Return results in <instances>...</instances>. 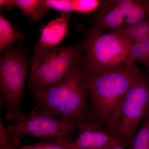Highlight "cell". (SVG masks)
<instances>
[{
  "instance_id": "obj_1",
  "label": "cell",
  "mask_w": 149,
  "mask_h": 149,
  "mask_svg": "<svg viewBox=\"0 0 149 149\" xmlns=\"http://www.w3.org/2000/svg\"><path fill=\"white\" fill-rule=\"evenodd\" d=\"M91 70L81 58L65 75L41 95L35 108L78 123L88 108V82Z\"/></svg>"
},
{
  "instance_id": "obj_2",
  "label": "cell",
  "mask_w": 149,
  "mask_h": 149,
  "mask_svg": "<svg viewBox=\"0 0 149 149\" xmlns=\"http://www.w3.org/2000/svg\"><path fill=\"white\" fill-rule=\"evenodd\" d=\"M34 49L28 87L36 101L82 56L84 41L67 47L42 49L34 46Z\"/></svg>"
},
{
  "instance_id": "obj_3",
  "label": "cell",
  "mask_w": 149,
  "mask_h": 149,
  "mask_svg": "<svg viewBox=\"0 0 149 149\" xmlns=\"http://www.w3.org/2000/svg\"><path fill=\"white\" fill-rule=\"evenodd\" d=\"M142 74L135 66L99 73L91 72L88 110L107 123L120 100Z\"/></svg>"
},
{
  "instance_id": "obj_4",
  "label": "cell",
  "mask_w": 149,
  "mask_h": 149,
  "mask_svg": "<svg viewBox=\"0 0 149 149\" xmlns=\"http://www.w3.org/2000/svg\"><path fill=\"white\" fill-rule=\"evenodd\" d=\"M149 110V77L142 74L115 108L107 125L121 145L129 147Z\"/></svg>"
},
{
  "instance_id": "obj_5",
  "label": "cell",
  "mask_w": 149,
  "mask_h": 149,
  "mask_svg": "<svg viewBox=\"0 0 149 149\" xmlns=\"http://www.w3.org/2000/svg\"><path fill=\"white\" fill-rule=\"evenodd\" d=\"M26 52L21 48L9 47L0 60L1 102L5 105L9 121H21L27 114L22 111L20 102L28 71Z\"/></svg>"
},
{
  "instance_id": "obj_6",
  "label": "cell",
  "mask_w": 149,
  "mask_h": 149,
  "mask_svg": "<svg viewBox=\"0 0 149 149\" xmlns=\"http://www.w3.org/2000/svg\"><path fill=\"white\" fill-rule=\"evenodd\" d=\"M130 42L116 31L88 32L84 41L85 58L91 72L99 73L133 67L128 55Z\"/></svg>"
},
{
  "instance_id": "obj_7",
  "label": "cell",
  "mask_w": 149,
  "mask_h": 149,
  "mask_svg": "<svg viewBox=\"0 0 149 149\" xmlns=\"http://www.w3.org/2000/svg\"><path fill=\"white\" fill-rule=\"evenodd\" d=\"M17 135L42 137L51 141L70 142L77 130V123L56 117L34 108L16 125H8Z\"/></svg>"
},
{
  "instance_id": "obj_8",
  "label": "cell",
  "mask_w": 149,
  "mask_h": 149,
  "mask_svg": "<svg viewBox=\"0 0 149 149\" xmlns=\"http://www.w3.org/2000/svg\"><path fill=\"white\" fill-rule=\"evenodd\" d=\"M77 138L72 142L73 149H107L120 143L106 123L88 109L77 123Z\"/></svg>"
},
{
  "instance_id": "obj_9",
  "label": "cell",
  "mask_w": 149,
  "mask_h": 149,
  "mask_svg": "<svg viewBox=\"0 0 149 149\" xmlns=\"http://www.w3.org/2000/svg\"><path fill=\"white\" fill-rule=\"evenodd\" d=\"M149 17V1L130 8L106 9L97 18L91 30L102 33L104 30H118Z\"/></svg>"
},
{
  "instance_id": "obj_10",
  "label": "cell",
  "mask_w": 149,
  "mask_h": 149,
  "mask_svg": "<svg viewBox=\"0 0 149 149\" xmlns=\"http://www.w3.org/2000/svg\"><path fill=\"white\" fill-rule=\"evenodd\" d=\"M70 15V13H62L45 25L41 29L40 40L35 47L42 49L56 47L67 35Z\"/></svg>"
},
{
  "instance_id": "obj_11",
  "label": "cell",
  "mask_w": 149,
  "mask_h": 149,
  "mask_svg": "<svg viewBox=\"0 0 149 149\" xmlns=\"http://www.w3.org/2000/svg\"><path fill=\"white\" fill-rule=\"evenodd\" d=\"M15 5L28 17L31 22L40 20L49 12L50 9L44 0H15Z\"/></svg>"
},
{
  "instance_id": "obj_12",
  "label": "cell",
  "mask_w": 149,
  "mask_h": 149,
  "mask_svg": "<svg viewBox=\"0 0 149 149\" xmlns=\"http://www.w3.org/2000/svg\"><path fill=\"white\" fill-rule=\"evenodd\" d=\"M128 55L130 65L139 61L146 66L149 72V36L130 42Z\"/></svg>"
},
{
  "instance_id": "obj_13",
  "label": "cell",
  "mask_w": 149,
  "mask_h": 149,
  "mask_svg": "<svg viewBox=\"0 0 149 149\" xmlns=\"http://www.w3.org/2000/svg\"><path fill=\"white\" fill-rule=\"evenodd\" d=\"M24 38L21 31L15 29L10 22L0 15V52L16 41L22 42Z\"/></svg>"
},
{
  "instance_id": "obj_14",
  "label": "cell",
  "mask_w": 149,
  "mask_h": 149,
  "mask_svg": "<svg viewBox=\"0 0 149 149\" xmlns=\"http://www.w3.org/2000/svg\"><path fill=\"white\" fill-rule=\"evenodd\" d=\"M117 31L130 42L149 36V17Z\"/></svg>"
},
{
  "instance_id": "obj_15",
  "label": "cell",
  "mask_w": 149,
  "mask_h": 149,
  "mask_svg": "<svg viewBox=\"0 0 149 149\" xmlns=\"http://www.w3.org/2000/svg\"><path fill=\"white\" fill-rule=\"evenodd\" d=\"M128 149H149V110L143 124L131 142Z\"/></svg>"
},
{
  "instance_id": "obj_16",
  "label": "cell",
  "mask_w": 149,
  "mask_h": 149,
  "mask_svg": "<svg viewBox=\"0 0 149 149\" xmlns=\"http://www.w3.org/2000/svg\"><path fill=\"white\" fill-rule=\"evenodd\" d=\"M21 138L11 130L8 125H4L1 118L0 148H17L19 147L21 143Z\"/></svg>"
},
{
  "instance_id": "obj_17",
  "label": "cell",
  "mask_w": 149,
  "mask_h": 149,
  "mask_svg": "<svg viewBox=\"0 0 149 149\" xmlns=\"http://www.w3.org/2000/svg\"><path fill=\"white\" fill-rule=\"evenodd\" d=\"M0 149H5L0 148ZM14 149H73L72 142L51 141V142L40 141L31 145L22 146Z\"/></svg>"
},
{
  "instance_id": "obj_18",
  "label": "cell",
  "mask_w": 149,
  "mask_h": 149,
  "mask_svg": "<svg viewBox=\"0 0 149 149\" xmlns=\"http://www.w3.org/2000/svg\"><path fill=\"white\" fill-rule=\"evenodd\" d=\"M45 2L50 8L62 13L74 12V0H45Z\"/></svg>"
},
{
  "instance_id": "obj_19",
  "label": "cell",
  "mask_w": 149,
  "mask_h": 149,
  "mask_svg": "<svg viewBox=\"0 0 149 149\" xmlns=\"http://www.w3.org/2000/svg\"><path fill=\"white\" fill-rule=\"evenodd\" d=\"M142 1L136 0H121V1H111L108 8L107 9H123L130 8L138 5L141 3Z\"/></svg>"
},
{
  "instance_id": "obj_20",
  "label": "cell",
  "mask_w": 149,
  "mask_h": 149,
  "mask_svg": "<svg viewBox=\"0 0 149 149\" xmlns=\"http://www.w3.org/2000/svg\"><path fill=\"white\" fill-rule=\"evenodd\" d=\"M15 5V0H1L0 8L1 9L6 8L7 10H10Z\"/></svg>"
},
{
  "instance_id": "obj_21",
  "label": "cell",
  "mask_w": 149,
  "mask_h": 149,
  "mask_svg": "<svg viewBox=\"0 0 149 149\" xmlns=\"http://www.w3.org/2000/svg\"><path fill=\"white\" fill-rule=\"evenodd\" d=\"M107 149H126L125 148V147L123 146L120 143H118L116 145L110 147L109 148Z\"/></svg>"
}]
</instances>
